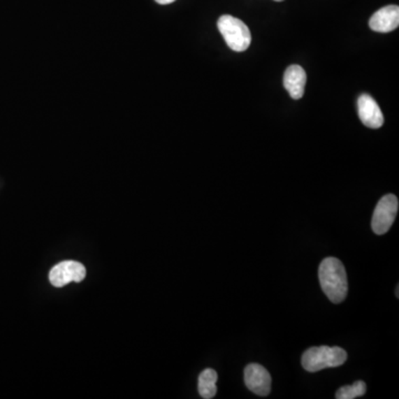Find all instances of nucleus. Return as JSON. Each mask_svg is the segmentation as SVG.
I'll return each instance as SVG.
<instances>
[{
    "label": "nucleus",
    "mask_w": 399,
    "mask_h": 399,
    "mask_svg": "<svg viewBox=\"0 0 399 399\" xmlns=\"http://www.w3.org/2000/svg\"><path fill=\"white\" fill-rule=\"evenodd\" d=\"M319 279L323 292L334 304L345 300L349 292V282L345 266L336 257H326L319 268Z\"/></svg>",
    "instance_id": "nucleus-1"
},
{
    "label": "nucleus",
    "mask_w": 399,
    "mask_h": 399,
    "mask_svg": "<svg viewBox=\"0 0 399 399\" xmlns=\"http://www.w3.org/2000/svg\"><path fill=\"white\" fill-rule=\"evenodd\" d=\"M274 1H283V0H274Z\"/></svg>",
    "instance_id": "nucleus-14"
},
{
    "label": "nucleus",
    "mask_w": 399,
    "mask_h": 399,
    "mask_svg": "<svg viewBox=\"0 0 399 399\" xmlns=\"http://www.w3.org/2000/svg\"><path fill=\"white\" fill-rule=\"evenodd\" d=\"M347 359V353L340 347H312L304 351L302 365L304 370L310 372H317L325 368L342 366Z\"/></svg>",
    "instance_id": "nucleus-2"
},
{
    "label": "nucleus",
    "mask_w": 399,
    "mask_h": 399,
    "mask_svg": "<svg viewBox=\"0 0 399 399\" xmlns=\"http://www.w3.org/2000/svg\"><path fill=\"white\" fill-rule=\"evenodd\" d=\"M156 1L160 5H169V3H175V0H156Z\"/></svg>",
    "instance_id": "nucleus-12"
},
{
    "label": "nucleus",
    "mask_w": 399,
    "mask_h": 399,
    "mask_svg": "<svg viewBox=\"0 0 399 399\" xmlns=\"http://www.w3.org/2000/svg\"><path fill=\"white\" fill-rule=\"evenodd\" d=\"M398 212V198L394 194H387L379 200L372 215V228L374 233H387L395 222Z\"/></svg>",
    "instance_id": "nucleus-4"
},
{
    "label": "nucleus",
    "mask_w": 399,
    "mask_h": 399,
    "mask_svg": "<svg viewBox=\"0 0 399 399\" xmlns=\"http://www.w3.org/2000/svg\"><path fill=\"white\" fill-rule=\"evenodd\" d=\"M359 119L368 128L378 129L384 124V115L377 102L370 94H362L357 101Z\"/></svg>",
    "instance_id": "nucleus-7"
},
{
    "label": "nucleus",
    "mask_w": 399,
    "mask_h": 399,
    "mask_svg": "<svg viewBox=\"0 0 399 399\" xmlns=\"http://www.w3.org/2000/svg\"><path fill=\"white\" fill-rule=\"evenodd\" d=\"M86 268L75 261H64L55 266L49 274L51 284L56 287H62L70 282L83 281L86 277Z\"/></svg>",
    "instance_id": "nucleus-5"
},
{
    "label": "nucleus",
    "mask_w": 399,
    "mask_h": 399,
    "mask_svg": "<svg viewBox=\"0 0 399 399\" xmlns=\"http://www.w3.org/2000/svg\"><path fill=\"white\" fill-rule=\"evenodd\" d=\"M399 26L398 6H386L376 11L370 20V29L377 32H391Z\"/></svg>",
    "instance_id": "nucleus-8"
},
{
    "label": "nucleus",
    "mask_w": 399,
    "mask_h": 399,
    "mask_svg": "<svg viewBox=\"0 0 399 399\" xmlns=\"http://www.w3.org/2000/svg\"><path fill=\"white\" fill-rule=\"evenodd\" d=\"M244 382L247 389L259 396H268L271 393V375L262 365H247L244 370Z\"/></svg>",
    "instance_id": "nucleus-6"
},
{
    "label": "nucleus",
    "mask_w": 399,
    "mask_h": 399,
    "mask_svg": "<svg viewBox=\"0 0 399 399\" xmlns=\"http://www.w3.org/2000/svg\"><path fill=\"white\" fill-rule=\"evenodd\" d=\"M366 384L364 382H355L353 385L344 386L336 391V398L338 399H354L357 397H362L366 393Z\"/></svg>",
    "instance_id": "nucleus-11"
},
{
    "label": "nucleus",
    "mask_w": 399,
    "mask_h": 399,
    "mask_svg": "<svg viewBox=\"0 0 399 399\" xmlns=\"http://www.w3.org/2000/svg\"><path fill=\"white\" fill-rule=\"evenodd\" d=\"M306 80H307V77H306L305 70L298 64H293V66H289L285 71L283 83L289 96H292L294 100H298L304 96Z\"/></svg>",
    "instance_id": "nucleus-9"
},
{
    "label": "nucleus",
    "mask_w": 399,
    "mask_h": 399,
    "mask_svg": "<svg viewBox=\"0 0 399 399\" xmlns=\"http://www.w3.org/2000/svg\"><path fill=\"white\" fill-rule=\"evenodd\" d=\"M217 28L232 50L242 52L251 45V32L249 27L240 19L230 15H224L217 20Z\"/></svg>",
    "instance_id": "nucleus-3"
},
{
    "label": "nucleus",
    "mask_w": 399,
    "mask_h": 399,
    "mask_svg": "<svg viewBox=\"0 0 399 399\" xmlns=\"http://www.w3.org/2000/svg\"><path fill=\"white\" fill-rule=\"evenodd\" d=\"M396 295H397V298H398V296H399V289H398V286L396 287Z\"/></svg>",
    "instance_id": "nucleus-13"
},
{
    "label": "nucleus",
    "mask_w": 399,
    "mask_h": 399,
    "mask_svg": "<svg viewBox=\"0 0 399 399\" xmlns=\"http://www.w3.org/2000/svg\"><path fill=\"white\" fill-rule=\"evenodd\" d=\"M217 372L207 368L198 376V393L202 398L211 399L217 395Z\"/></svg>",
    "instance_id": "nucleus-10"
}]
</instances>
